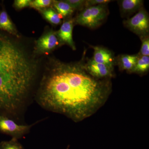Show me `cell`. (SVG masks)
<instances>
[{
  "label": "cell",
  "instance_id": "4fadbf2b",
  "mask_svg": "<svg viewBox=\"0 0 149 149\" xmlns=\"http://www.w3.org/2000/svg\"><path fill=\"white\" fill-rule=\"evenodd\" d=\"M0 29L17 37L18 36L16 29L5 11H3L0 13Z\"/></svg>",
  "mask_w": 149,
  "mask_h": 149
},
{
  "label": "cell",
  "instance_id": "3957f363",
  "mask_svg": "<svg viewBox=\"0 0 149 149\" xmlns=\"http://www.w3.org/2000/svg\"><path fill=\"white\" fill-rule=\"evenodd\" d=\"M34 62L18 45L6 37H0V73H35Z\"/></svg>",
  "mask_w": 149,
  "mask_h": 149
},
{
  "label": "cell",
  "instance_id": "d6986e66",
  "mask_svg": "<svg viewBox=\"0 0 149 149\" xmlns=\"http://www.w3.org/2000/svg\"><path fill=\"white\" fill-rule=\"evenodd\" d=\"M142 41V46L140 52L138 54L139 56H149V35L141 38Z\"/></svg>",
  "mask_w": 149,
  "mask_h": 149
},
{
  "label": "cell",
  "instance_id": "30bf717a",
  "mask_svg": "<svg viewBox=\"0 0 149 149\" xmlns=\"http://www.w3.org/2000/svg\"><path fill=\"white\" fill-rule=\"evenodd\" d=\"M94 49L93 60L97 63L105 64L114 67L115 58L114 55L106 48L99 46H92Z\"/></svg>",
  "mask_w": 149,
  "mask_h": 149
},
{
  "label": "cell",
  "instance_id": "ba28073f",
  "mask_svg": "<svg viewBox=\"0 0 149 149\" xmlns=\"http://www.w3.org/2000/svg\"><path fill=\"white\" fill-rule=\"evenodd\" d=\"M61 45L56 32L51 31L40 37L36 42L35 50L38 53H45L51 52Z\"/></svg>",
  "mask_w": 149,
  "mask_h": 149
},
{
  "label": "cell",
  "instance_id": "2e32d148",
  "mask_svg": "<svg viewBox=\"0 0 149 149\" xmlns=\"http://www.w3.org/2000/svg\"><path fill=\"white\" fill-rule=\"evenodd\" d=\"M40 11L45 19L52 24L58 25L61 23L62 17L54 8L49 7Z\"/></svg>",
  "mask_w": 149,
  "mask_h": 149
},
{
  "label": "cell",
  "instance_id": "8fae6325",
  "mask_svg": "<svg viewBox=\"0 0 149 149\" xmlns=\"http://www.w3.org/2000/svg\"><path fill=\"white\" fill-rule=\"evenodd\" d=\"M121 15L128 16L139 11L143 8L144 1L142 0H121L118 1Z\"/></svg>",
  "mask_w": 149,
  "mask_h": 149
},
{
  "label": "cell",
  "instance_id": "7402d4cb",
  "mask_svg": "<svg viewBox=\"0 0 149 149\" xmlns=\"http://www.w3.org/2000/svg\"><path fill=\"white\" fill-rule=\"evenodd\" d=\"M30 0H16L15 1L14 5L18 9L23 8L30 6Z\"/></svg>",
  "mask_w": 149,
  "mask_h": 149
},
{
  "label": "cell",
  "instance_id": "9c48e42d",
  "mask_svg": "<svg viewBox=\"0 0 149 149\" xmlns=\"http://www.w3.org/2000/svg\"><path fill=\"white\" fill-rule=\"evenodd\" d=\"M74 23V19H69L65 20L56 33L61 44H66L72 50H75L76 47L72 39V30Z\"/></svg>",
  "mask_w": 149,
  "mask_h": 149
},
{
  "label": "cell",
  "instance_id": "52a82bcc",
  "mask_svg": "<svg viewBox=\"0 0 149 149\" xmlns=\"http://www.w3.org/2000/svg\"><path fill=\"white\" fill-rule=\"evenodd\" d=\"M86 68L90 74L97 79H111L115 76L114 67L97 63L92 58H86Z\"/></svg>",
  "mask_w": 149,
  "mask_h": 149
},
{
  "label": "cell",
  "instance_id": "603a6c76",
  "mask_svg": "<svg viewBox=\"0 0 149 149\" xmlns=\"http://www.w3.org/2000/svg\"><path fill=\"white\" fill-rule=\"evenodd\" d=\"M69 146H68V148H67V149H69Z\"/></svg>",
  "mask_w": 149,
  "mask_h": 149
},
{
  "label": "cell",
  "instance_id": "9a60e30c",
  "mask_svg": "<svg viewBox=\"0 0 149 149\" xmlns=\"http://www.w3.org/2000/svg\"><path fill=\"white\" fill-rule=\"evenodd\" d=\"M138 55L136 65L131 73H135L141 75L145 74L149 70V57Z\"/></svg>",
  "mask_w": 149,
  "mask_h": 149
},
{
  "label": "cell",
  "instance_id": "7a4b0ae2",
  "mask_svg": "<svg viewBox=\"0 0 149 149\" xmlns=\"http://www.w3.org/2000/svg\"><path fill=\"white\" fill-rule=\"evenodd\" d=\"M34 80L24 73H0V112L16 114L24 104Z\"/></svg>",
  "mask_w": 149,
  "mask_h": 149
},
{
  "label": "cell",
  "instance_id": "8992f818",
  "mask_svg": "<svg viewBox=\"0 0 149 149\" xmlns=\"http://www.w3.org/2000/svg\"><path fill=\"white\" fill-rule=\"evenodd\" d=\"M39 121L29 125H19L11 119L4 116H0V130L9 134L13 138L18 139L27 134L31 128Z\"/></svg>",
  "mask_w": 149,
  "mask_h": 149
},
{
  "label": "cell",
  "instance_id": "277c9868",
  "mask_svg": "<svg viewBox=\"0 0 149 149\" xmlns=\"http://www.w3.org/2000/svg\"><path fill=\"white\" fill-rule=\"evenodd\" d=\"M107 5H101L85 8L74 18V23L91 29L97 28L108 15Z\"/></svg>",
  "mask_w": 149,
  "mask_h": 149
},
{
  "label": "cell",
  "instance_id": "5bb4252c",
  "mask_svg": "<svg viewBox=\"0 0 149 149\" xmlns=\"http://www.w3.org/2000/svg\"><path fill=\"white\" fill-rule=\"evenodd\" d=\"M52 5L54 9L62 18L70 16L74 12V10L65 1H53Z\"/></svg>",
  "mask_w": 149,
  "mask_h": 149
},
{
  "label": "cell",
  "instance_id": "7c38bea8",
  "mask_svg": "<svg viewBox=\"0 0 149 149\" xmlns=\"http://www.w3.org/2000/svg\"><path fill=\"white\" fill-rule=\"evenodd\" d=\"M138 55L123 54L115 58V63H117L120 71L125 70L131 73L136 65Z\"/></svg>",
  "mask_w": 149,
  "mask_h": 149
},
{
  "label": "cell",
  "instance_id": "44dd1931",
  "mask_svg": "<svg viewBox=\"0 0 149 149\" xmlns=\"http://www.w3.org/2000/svg\"><path fill=\"white\" fill-rule=\"evenodd\" d=\"M111 1L110 0H87L85 2V7L87 8L92 6L107 5Z\"/></svg>",
  "mask_w": 149,
  "mask_h": 149
},
{
  "label": "cell",
  "instance_id": "ffe728a7",
  "mask_svg": "<svg viewBox=\"0 0 149 149\" xmlns=\"http://www.w3.org/2000/svg\"><path fill=\"white\" fill-rule=\"evenodd\" d=\"M65 1L69 4L74 10H82L85 8L86 1L84 0H66Z\"/></svg>",
  "mask_w": 149,
  "mask_h": 149
},
{
  "label": "cell",
  "instance_id": "6da1fadb",
  "mask_svg": "<svg viewBox=\"0 0 149 149\" xmlns=\"http://www.w3.org/2000/svg\"><path fill=\"white\" fill-rule=\"evenodd\" d=\"M85 52L80 61L54 60L44 74L37 94L44 108L83 121L103 106L112 92L111 79L93 77L86 68Z\"/></svg>",
  "mask_w": 149,
  "mask_h": 149
},
{
  "label": "cell",
  "instance_id": "5b68a950",
  "mask_svg": "<svg viewBox=\"0 0 149 149\" xmlns=\"http://www.w3.org/2000/svg\"><path fill=\"white\" fill-rule=\"evenodd\" d=\"M123 23L125 27L140 38L149 35V15L143 7L132 17L124 20Z\"/></svg>",
  "mask_w": 149,
  "mask_h": 149
},
{
  "label": "cell",
  "instance_id": "e0dca14e",
  "mask_svg": "<svg viewBox=\"0 0 149 149\" xmlns=\"http://www.w3.org/2000/svg\"><path fill=\"white\" fill-rule=\"evenodd\" d=\"M53 1L51 0H35L31 1L30 6L40 10L48 8L52 5Z\"/></svg>",
  "mask_w": 149,
  "mask_h": 149
},
{
  "label": "cell",
  "instance_id": "ac0fdd59",
  "mask_svg": "<svg viewBox=\"0 0 149 149\" xmlns=\"http://www.w3.org/2000/svg\"><path fill=\"white\" fill-rule=\"evenodd\" d=\"M0 149H24L17 139L13 138L9 142H5Z\"/></svg>",
  "mask_w": 149,
  "mask_h": 149
}]
</instances>
